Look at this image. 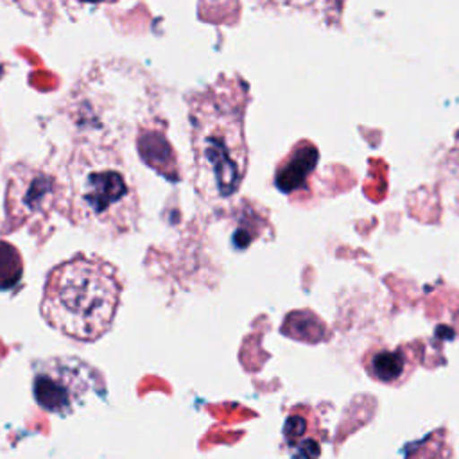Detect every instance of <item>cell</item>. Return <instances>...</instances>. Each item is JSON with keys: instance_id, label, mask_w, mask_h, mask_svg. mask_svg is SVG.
<instances>
[{"instance_id": "cell-1", "label": "cell", "mask_w": 459, "mask_h": 459, "mask_svg": "<svg viewBox=\"0 0 459 459\" xmlns=\"http://www.w3.org/2000/svg\"><path fill=\"white\" fill-rule=\"evenodd\" d=\"M61 213L102 238H120L136 230L140 195L118 147L75 138L59 174Z\"/></svg>"}, {"instance_id": "cell-2", "label": "cell", "mask_w": 459, "mask_h": 459, "mask_svg": "<svg viewBox=\"0 0 459 459\" xmlns=\"http://www.w3.org/2000/svg\"><path fill=\"white\" fill-rule=\"evenodd\" d=\"M122 289V278L111 262L99 255L75 253L48 271L39 312L61 335L95 342L111 330Z\"/></svg>"}, {"instance_id": "cell-3", "label": "cell", "mask_w": 459, "mask_h": 459, "mask_svg": "<svg viewBox=\"0 0 459 459\" xmlns=\"http://www.w3.org/2000/svg\"><path fill=\"white\" fill-rule=\"evenodd\" d=\"M194 186L206 201L228 199L244 178L247 151L242 134V106L219 88L190 102Z\"/></svg>"}, {"instance_id": "cell-4", "label": "cell", "mask_w": 459, "mask_h": 459, "mask_svg": "<svg viewBox=\"0 0 459 459\" xmlns=\"http://www.w3.org/2000/svg\"><path fill=\"white\" fill-rule=\"evenodd\" d=\"M63 188L59 176L29 161H18L5 170V219L0 224L2 233L20 228L43 233L50 217L61 212Z\"/></svg>"}, {"instance_id": "cell-5", "label": "cell", "mask_w": 459, "mask_h": 459, "mask_svg": "<svg viewBox=\"0 0 459 459\" xmlns=\"http://www.w3.org/2000/svg\"><path fill=\"white\" fill-rule=\"evenodd\" d=\"M99 371L79 357H50L43 360L32 380L36 403L54 414L68 416L84 398L99 389Z\"/></svg>"}, {"instance_id": "cell-6", "label": "cell", "mask_w": 459, "mask_h": 459, "mask_svg": "<svg viewBox=\"0 0 459 459\" xmlns=\"http://www.w3.org/2000/svg\"><path fill=\"white\" fill-rule=\"evenodd\" d=\"M283 437L298 459H317L321 452V430L317 418L308 409L296 407L285 420Z\"/></svg>"}, {"instance_id": "cell-7", "label": "cell", "mask_w": 459, "mask_h": 459, "mask_svg": "<svg viewBox=\"0 0 459 459\" xmlns=\"http://www.w3.org/2000/svg\"><path fill=\"white\" fill-rule=\"evenodd\" d=\"M317 156L319 152L312 142L296 143L276 169V174H274L276 186L285 194L303 188L316 169Z\"/></svg>"}, {"instance_id": "cell-8", "label": "cell", "mask_w": 459, "mask_h": 459, "mask_svg": "<svg viewBox=\"0 0 459 459\" xmlns=\"http://www.w3.org/2000/svg\"><path fill=\"white\" fill-rule=\"evenodd\" d=\"M138 152L152 169L170 179H178L174 152L165 136L152 126H143L138 133Z\"/></svg>"}, {"instance_id": "cell-9", "label": "cell", "mask_w": 459, "mask_h": 459, "mask_svg": "<svg viewBox=\"0 0 459 459\" xmlns=\"http://www.w3.org/2000/svg\"><path fill=\"white\" fill-rule=\"evenodd\" d=\"M407 369V359L400 350H378L368 357V371L384 384L398 382Z\"/></svg>"}, {"instance_id": "cell-10", "label": "cell", "mask_w": 459, "mask_h": 459, "mask_svg": "<svg viewBox=\"0 0 459 459\" xmlns=\"http://www.w3.org/2000/svg\"><path fill=\"white\" fill-rule=\"evenodd\" d=\"M23 276V258L18 247L0 240V290L14 289Z\"/></svg>"}, {"instance_id": "cell-11", "label": "cell", "mask_w": 459, "mask_h": 459, "mask_svg": "<svg viewBox=\"0 0 459 459\" xmlns=\"http://www.w3.org/2000/svg\"><path fill=\"white\" fill-rule=\"evenodd\" d=\"M2 149H4V129H2V122H0V154H2Z\"/></svg>"}]
</instances>
